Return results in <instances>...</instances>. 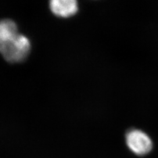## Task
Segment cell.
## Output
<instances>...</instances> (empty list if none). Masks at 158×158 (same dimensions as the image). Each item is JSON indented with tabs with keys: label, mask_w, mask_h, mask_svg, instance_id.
I'll use <instances>...</instances> for the list:
<instances>
[{
	"label": "cell",
	"mask_w": 158,
	"mask_h": 158,
	"mask_svg": "<svg viewBox=\"0 0 158 158\" xmlns=\"http://www.w3.org/2000/svg\"><path fill=\"white\" fill-rule=\"evenodd\" d=\"M49 5L53 14L61 18L74 16L78 10L77 0H49Z\"/></svg>",
	"instance_id": "cell-3"
},
{
	"label": "cell",
	"mask_w": 158,
	"mask_h": 158,
	"mask_svg": "<svg viewBox=\"0 0 158 158\" xmlns=\"http://www.w3.org/2000/svg\"><path fill=\"white\" fill-rule=\"evenodd\" d=\"M126 142L128 148L137 156L148 154L153 148V143L146 133L138 129H131L126 135Z\"/></svg>",
	"instance_id": "cell-2"
},
{
	"label": "cell",
	"mask_w": 158,
	"mask_h": 158,
	"mask_svg": "<svg viewBox=\"0 0 158 158\" xmlns=\"http://www.w3.org/2000/svg\"><path fill=\"white\" fill-rule=\"evenodd\" d=\"M31 49L29 39L19 32L16 23L11 19L0 20V53L9 63L24 61Z\"/></svg>",
	"instance_id": "cell-1"
}]
</instances>
